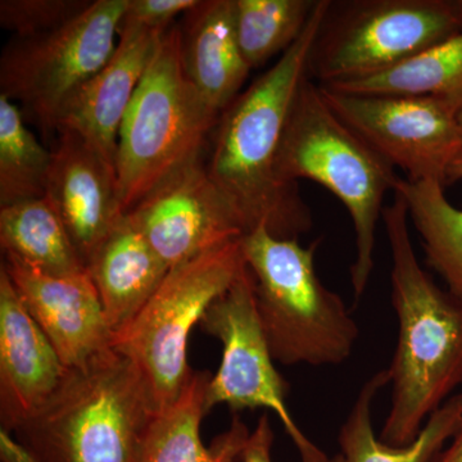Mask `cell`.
Returning a JSON list of instances; mask_svg holds the SVG:
<instances>
[{
    "label": "cell",
    "mask_w": 462,
    "mask_h": 462,
    "mask_svg": "<svg viewBox=\"0 0 462 462\" xmlns=\"http://www.w3.org/2000/svg\"><path fill=\"white\" fill-rule=\"evenodd\" d=\"M318 0H236L240 51L251 69L284 53L300 38Z\"/></svg>",
    "instance_id": "cell-25"
},
{
    "label": "cell",
    "mask_w": 462,
    "mask_h": 462,
    "mask_svg": "<svg viewBox=\"0 0 462 462\" xmlns=\"http://www.w3.org/2000/svg\"><path fill=\"white\" fill-rule=\"evenodd\" d=\"M462 32V0L330 2L310 57L320 87L388 71Z\"/></svg>",
    "instance_id": "cell-8"
},
{
    "label": "cell",
    "mask_w": 462,
    "mask_h": 462,
    "mask_svg": "<svg viewBox=\"0 0 462 462\" xmlns=\"http://www.w3.org/2000/svg\"><path fill=\"white\" fill-rule=\"evenodd\" d=\"M127 0H94L54 32L14 38L0 57V96L42 132H57L69 99L114 56Z\"/></svg>",
    "instance_id": "cell-9"
},
{
    "label": "cell",
    "mask_w": 462,
    "mask_h": 462,
    "mask_svg": "<svg viewBox=\"0 0 462 462\" xmlns=\"http://www.w3.org/2000/svg\"><path fill=\"white\" fill-rule=\"evenodd\" d=\"M0 245L5 256L47 275L74 278L88 273L65 224L45 199L0 208Z\"/></svg>",
    "instance_id": "cell-21"
},
{
    "label": "cell",
    "mask_w": 462,
    "mask_h": 462,
    "mask_svg": "<svg viewBox=\"0 0 462 462\" xmlns=\"http://www.w3.org/2000/svg\"><path fill=\"white\" fill-rule=\"evenodd\" d=\"M325 88L360 96L447 97L462 100V32L382 74Z\"/></svg>",
    "instance_id": "cell-23"
},
{
    "label": "cell",
    "mask_w": 462,
    "mask_h": 462,
    "mask_svg": "<svg viewBox=\"0 0 462 462\" xmlns=\"http://www.w3.org/2000/svg\"><path fill=\"white\" fill-rule=\"evenodd\" d=\"M245 267L242 238L170 269L144 307L112 340L144 376L158 412L175 402L194 370L188 364L191 330Z\"/></svg>",
    "instance_id": "cell-7"
},
{
    "label": "cell",
    "mask_w": 462,
    "mask_h": 462,
    "mask_svg": "<svg viewBox=\"0 0 462 462\" xmlns=\"http://www.w3.org/2000/svg\"><path fill=\"white\" fill-rule=\"evenodd\" d=\"M199 3V0H127L118 32L123 29L166 32L173 18L188 14Z\"/></svg>",
    "instance_id": "cell-27"
},
{
    "label": "cell",
    "mask_w": 462,
    "mask_h": 462,
    "mask_svg": "<svg viewBox=\"0 0 462 462\" xmlns=\"http://www.w3.org/2000/svg\"><path fill=\"white\" fill-rule=\"evenodd\" d=\"M51 151L42 147L16 103L0 96V208L45 197Z\"/></svg>",
    "instance_id": "cell-24"
},
{
    "label": "cell",
    "mask_w": 462,
    "mask_h": 462,
    "mask_svg": "<svg viewBox=\"0 0 462 462\" xmlns=\"http://www.w3.org/2000/svg\"><path fill=\"white\" fill-rule=\"evenodd\" d=\"M163 32L120 30L114 56L67 102L57 132L78 134L115 169L121 124Z\"/></svg>",
    "instance_id": "cell-16"
},
{
    "label": "cell",
    "mask_w": 462,
    "mask_h": 462,
    "mask_svg": "<svg viewBox=\"0 0 462 462\" xmlns=\"http://www.w3.org/2000/svg\"><path fill=\"white\" fill-rule=\"evenodd\" d=\"M406 202L409 218L420 234L425 263L462 300V209L447 199L438 181L398 179L396 189Z\"/></svg>",
    "instance_id": "cell-22"
},
{
    "label": "cell",
    "mask_w": 462,
    "mask_h": 462,
    "mask_svg": "<svg viewBox=\"0 0 462 462\" xmlns=\"http://www.w3.org/2000/svg\"><path fill=\"white\" fill-rule=\"evenodd\" d=\"M278 172L287 184L298 185L300 179L318 182L346 207L355 229L352 288L355 298L363 296L373 273L383 202L400 178L384 157L331 111L311 79L300 88L289 115Z\"/></svg>",
    "instance_id": "cell-6"
},
{
    "label": "cell",
    "mask_w": 462,
    "mask_h": 462,
    "mask_svg": "<svg viewBox=\"0 0 462 462\" xmlns=\"http://www.w3.org/2000/svg\"><path fill=\"white\" fill-rule=\"evenodd\" d=\"M199 325L223 345V360L207 388L206 413L220 403L234 412L272 410L296 446L300 462H330L289 412V384L276 370L261 329L254 276L247 263L233 285L207 310Z\"/></svg>",
    "instance_id": "cell-10"
},
{
    "label": "cell",
    "mask_w": 462,
    "mask_h": 462,
    "mask_svg": "<svg viewBox=\"0 0 462 462\" xmlns=\"http://www.w3.org/2000/svg\"><path fill=\"white\" fill-rule=\"evenodd\" d=\"M87 267L114 336L135 318L170 272L126 215Z\"/></svg>",
    "instance_id": "cell-18"
},
{
    "label": "cell",
    "mask_w": 462,
    "mask_h": 462,
    "mask_svg": "<svg viewBox=\"0 0 462 462\" xmlns=\"http://www.w3.org/2000/svg\"><path fill=\"white\" fill-rule=\"evenodd\" d=\"M57 134L44 199L65 224L88 264L125 216L118 200L116 171L78 134L69 130H58Z\"/></svg>",
    "instance_id": "cell-15"
},
{
    "label": "cell",
    "mask_w": 462,
    "mask_h": 462,
    "mask_svg": "<svg viewBox=\"0 0 462 462\" xmlns=\"http://www.w3.org/2000/svg\"><path fill=\"white\" fill-rule=\"evenodd\" d=\"M329 5L330 0H318L300 38L218 120L207 171L245 234L263 226L275 238L298 239L312 227L300 188L279 176L278 157L294 100L310 79V57Z\"/></svg>",
    "instance_id": "cell-1"
},
{
    "label": "cell",
    "mask_w": 462,
    "mask_h": 462,
    "mask_svg": "<svg viewBox=\"0 0 462 462\" xmlns=\"http://www.w3.org/2000/svg\"><path fill=\"white\" fill-rule=\"evenodd\" d=\"M457 120H458V124H460V126L462 129V102H461L460 108H458Z\"/></svg>",
    "instance_id": "cell-33"
},
{
    "label": "cell",
    "mask_w": 462,
    "mask_h": 462,
    "mask_svg": "<svg viewBox=\"0 0 462 462\" xmlns=\"http://www.w3.org/2000/svg\"><path fill=\"white\" fill-rule=\"evenodd\" d=\"M340 120L410 181L447 185L462 151L457 114L462 100L447 97L360 96L320 87Z\"/></svg>",
    "instance_id": "cell-11"
},
{
    "label": "cell",
    "mask_w": 462,
    "mask_h": 462,
    "mask_svg": "<svg viewBox=\"0 0 462 462\" xmlns=\"http://www.w3.org/2000/svg\"><path fill=\"white\" fill-rule=\"evenodd\" d=\"M0 462H38L11 433L0 430Z\"/></svg>",
    "instance_id": "cell-29"
},
{
    "label": "cell",
    "mask_w": 462,
    "mask_h": 462,
    "mask_svg": "<svg viewBox=\"0 0 462 462\" xmlns=\"http://www.w3.org/2000/svg\"><path fill=\"white\" fill-rule=\"evenodd\" d=\"M89 0H2L0 25L16 33V38H32L60 29L90 5Z\"/></svg>",
    "instance_id": "cell-26"
},
{
    "label": "cell",
    "mask_w": 462,
    "mask_h": 462,
    "mask_svg": "<svg viewBox=\"0 0 462 462\" xmlns=\"http://www.w3.org/2000/svg\"><path fill=\"white\" fill-rule=\"evenodd\" d=\"M181 60L185 74L216 114L240 94L251 67L240 51L236 0H206L185 14Z\"/></svg>",
    "instance_id": "cell-17"
},
{
    "label": "cell",
    "mask_w": 462,
    "mask_h": 462,
    "mask_svg": "<svg viewBox=\"0 0 462 462\" xmlns=\"http://www.w3.org/2000/svg\"><path fill=\"white\" fill-rule=\"evenodd\" d=\"M220 117L185 74L181 29L170 26L161 36L118 133L116 184L125 215L199 162L207 135Z\"/></svg>",
    "instance_id": "cell-4"
},
{
    "label": "cell",
    "mask_w": 462,
    "mask_h": 462,
    "mask_svg": "<svg viewBox=\"0 0 462 462\" xmlns=\"http://www.w3.org/2000/svg\"><path fill=\"white\" fill-rule=\"evenodd\" d=\"M69 369L0 267V424L14 433L62 387Z\"/></svg>",
    "instance_id": "cell-14"
},
{
    "label": "cell",
    "mask_w": 462,
    "mask_h": 462,
    "mask_svg": "<svg viewBox=\"0 0 462 462\" xmlns=\"http://www.w3.org/2000/svg\"><path fill=\"white\" fill-rule=\"evenodd\" d=\"M318 247L319 240L303 247L263 226L242 236L261 329L273 360L285 366L345 363L360 336L342 298L319 279Z\"/></svg>",
    "instance_id": "cell-5"
},
{
    "label": "cell",
    "mask_w": 462,
    "mask_h": 462,
    "mask_svg": "<svg viewBox=\"0 0 462 462\" xmlns=\"http://www.w3.org/2000/svg\"><path fill=\"white\" fill-rule=\"evenodd\" d=\"M389 384L387 369L365 383L339 431L340 455L346 462H431L462 424V392L430 416L411 445L391 447L376 438L372 421L374 400Z\"/></svg>",
    "instance_id": "cell-20"
},
{
    "label": "cell",
    "mask_w": 462,
    "mask_h": 462,
    "mask_svg": "<svg viewBox=\"0 0 462 462\" xmlns=\"http://www.w3.org/2000/svg\"><path fill=\"white\" fill-rule=\"evenodd\" d=\"M212 374L193 372L180 396L161 410L145 438L141 462H238L251 431L238 416L206 446L200 437L207 388Z\"/></svg>",
    "instance_id": "cell-19"
},
{
    "label": "cell",
    "mask_w": 462,
    "mask_h": 462,
    "mask_svg": "<svg viewBox=\"0 0 462 462\" xmlns=\"http://www.w3.org/2000/svg\"><path fill=\"white\" fill-rule=\"evenodd\" d=\"M431 462H462V424L449 440V445L445 447Z\"/></svg>",
    "instance_id": "cell-30"
},
{
    "label": "cell",
    "mask_w": 462,
    "mask_h": 462,
    "mask_svg": "<svg viewBox=\"0 0 462 462\" xmlns=\"http://www.w3.org/2000/svg\"><path fill=\"white\" fill-rule=\"evenodd\" d=\"M330 462H346L345 458H343V456L338 454L336 456V457L331 458Z\"/></svg>",
    "instance_id": "cell-32"
},
{
    "label": "cell",
    "mask_w": 462,
    "mask_h": 462,
    "mask_svg": "<svg viewBox=\"0 0 462 462\" xmlns=\"http://www.w3.org/2000/svg\"><path fill=\"white\" fill-rule=\"evenodd\" d=\"M158 413L144 376L114 348L81 369L14 431L38 462H141Z\"/></svg>",
    "instance_id": "cell-3"
},
{
    "label": "cell",
    "mask_w": 462,
    "mask_h": 462,
    "mask_svg": "<svg viewBox=\"0 0 462 462\" xmlns=\"http://www.w3.org/2000/svg\"><path fill=\"white\" fill-rule=\"evenodd\" d=\"M275 440L269 413L264 412L254 430L249 434L247 445L240 456V462H273L272 449Z\"/></svg>",
    "instance_id": "cell-28"
},
{
    "label": "cell",
    "mask_w": 462,
    "mask_h": 462,
    "mask_svg": "<svg viewBox=\"0 0 462 462\" xmlns=\"http://www.w3.org/2000/svg\"><path fill=\"white\" fill-rule=\"evenodd\" d=\"M126 216L169 269L245 234L202 161L165 182Z\"/></svg>",
    "instance_id": "cell-12"
},
{
    "label": "cell",
    "mask_w": 462,
    "mask_h": 462,
    "mask_svg": "<svg viewBox=\"0 0 462 462\" xmlns=\"http://www.w3.org/2000/svg\"><path fill=\"white\" fill-rule=\"evenodd\" d=\"M393 193L382 218L391 247L398 339L387 369L391 410L379 439L406 447L462 384V300L437 285L418 263L406 202Z\"/></svg>",
    "instance_id": "cell-2"
},
{
    "label": "cell",
    "mask_w": 462,
    "mask_h": 462,
    "mask_svg": "<svg viewBox=\"0 0 462 462\" xmlns=\"http://www.w3.org/2000/svg\"><path fill=\"white\" fill-rule=\"evenodd\" d=\"M462 180V151L447 172V184Z\"/></svg>",
    "instance_id": "cell-31"
},
{
    "label": "cell",
    "mask_w": 462,
    "mask_h": 462,
    "mask_svg": "<svg viewBox=\"0 0 462 462\" xmlns=\"http://www.w3.org/2000/svg\"><path fill=\"white\" fill-rule=\"evenodd\" d=\"M2 264L27 311L66 367L81 369L112 349L114 331L89 273L57 278L12 256H5Z\"/></svg>",
    "instance_id": "cell-13"
}]
</instances>
